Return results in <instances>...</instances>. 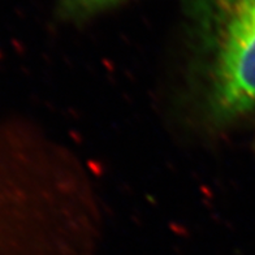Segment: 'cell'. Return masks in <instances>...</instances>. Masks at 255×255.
<instances>
[{"label":"cell","mask_w":255,"mask_h":255,"mask_svg":"<svg viewBox=\"0 0 255 255\" xmlns=\"http://www.w3.org/2000/svg\"><path fill=\"white\" fill-rule=\"evenodd\" d=\"M68 1L80 9H98L110 4L118 3L120 0H68Z\"/></svg>","instance_id":"2"},{"label":"cell","mask_w":255,"mask_h":255,"mask_svg":"<svg viewBox=\"0 0 255 255\" xmlns=\"http://www.w3.org/2000/svg\"><path fill=\"white\" fill-rule=\"evenodd\" d=\"M202 107L228 125L255 110V0H211L202 30Z\"/></svg>","instance_id":"1"},{"label":"cell","mask_w":255,"mask_h":255,"mask_svg":"<svg viewBox=\"0 0 255 255\" xmlns=\"http://www.w3.org/2000/svg\"><path fill=\"white\" fill-rule=\"evenodd\" d=\"M1 206H3V202H1V199H0V207H1Z\"/></svg>","instance_id":"3"}]
</instances>
